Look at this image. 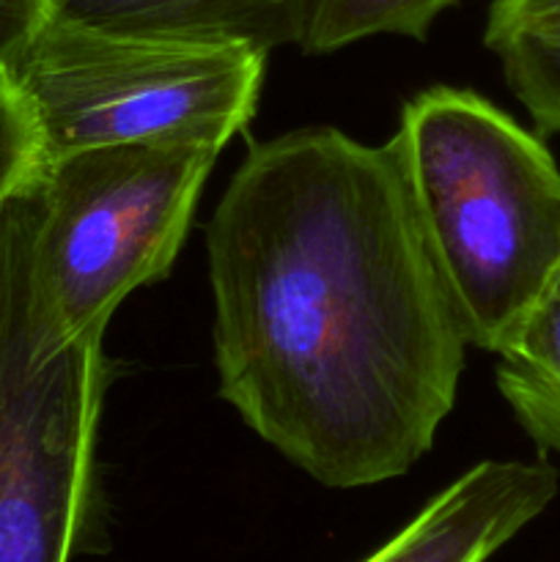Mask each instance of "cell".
<instances>
[{"label": "cell", "mask_w": 560, "mask_h": 562, "mask_svg": "<svg viewBox=\"0 0 560 562\" xmlns=\"http://www.w3.org/2000/svg\"><path fill=\"white\" fill-rule=\"evenodd\" d=\"M220 398L305 475L362 488L434 448L467 340L390 148L253 143L206 228Z\"/></svg>", "instance_id": "6da1fadb"}, {"label": "cell", "mask_w": 560, "mask_h": 562, "mask_svg": "<svg viewBox=\"0 0 560 562\" xmlns=\"http://www.w3.org/2000/svg\"><path fill=\"white\" fill-rule=\"evenodd\" d=\"M467 346L497 355L560 267V168L486 97L428 88L388 140Z\"/></svg>", "instance_id": "7a4b0ae2"}, {"label": "cell", "mask_w": 560, "mask_h": 562, "mask_svg": "<svg viewBox=\"0 0 560 562\" xmlns=\"http://www.w3.org/2000/svg\"><path fill=\"white\" fill-rule=\"evenodd\" d=\"M220 148L146 140L42 159L33 231L38 344L104 335L115 307L173 269Z\"/></svg>", "instance_id": "3957f363"}, {"label": "cell", "mask_w": 560, "mask_h": 562, "mask_svg": "<svg viewBox=\"0 0 560 562\" xmlns=\"http://www.w3.org/2000/svg\"><path fill=\"white\" fill-rule=\"evenodd\" d=\"M38 173L0 209V562H69L93 510V439L110 379L104 335L38 344Z\"/></svg>", "instance_id": "277c9868"}, {"label": "cell", "mask_w": 560, "mask_h": 562, "mask_svg": "<svg viewBox=\"0 0 560 562\" xmlns=\"http://www.w3.org/2000/svg\"><path fill=\"white\" fill-rule=\"evenodd\" d=\"M267 55L71 25L49 16L9 66L42 159L113 143L176 140L223 151L261 97Z\"/></svg>", "instance_id": "5b68a950"}, {"label": "cell", "mask_w": 560, "mask_h": 562, "mask_svg": "<svg viewBox=\"0 0 560 562\" xmlns=\"http://www.w3.org/2000/svg\"><path fill=\"white\" fill-rule=\"evenodd\" d=\"M549 461H481L362 562H486L558 497Z\"/></svg>", "instance_id": "8992f818"}, {"label": "cell", "mask_w": 560, "mask_h": 562, "mask_svg": "<svg viewBox=\"0 0 560 562\" xmlns=\"http://www.w3.org/2000/svg\"><path fill=\"white\" fill-rule=\"evenodd\" d=\"M316 0H53V20L132 36L234 44L269 55L302 47Z\"/></svg>", "instance_id": "52a82bcc"}, {"label": "cell", "mask_w": 560, "mask_h": 562, "mask_svg": "<svg viewBox=\"0 0 560 562\" xmlns=\"http://www.w3.org/2000/svg\"><path fill=\"white\" fill-rule=\"evenodd\" d=\"M497 357L505 404L541 453L560 456V267Z\"/></svg>", "instance_id": "ba28073f"}, {"label": "cell", "mask_w": 560, "mask_h": 562, "mask_svg": "<svg viewBox=\"0 0 560 562\" xmlns=\"http://www.w3.org/2000/svg\"><path fill=\"white\" fill-rule=\"evenodd\" d=\"M483 42L541 135H560V0H492Z\"/></svg>", "instance_id": "9c48e42d"}, {"label": "cell", "mask_w": 560, "mask_h": 562, "mask_svg": "<svg viewBox=\"0 0 560 562\" xmlns=\"http://www.w3.org/2000/svg\"><path fill=\"white\" fill-rule=\"evenodd\" d=\"M456 0H316L302 49L307 55L335 53L371 36L423 38L434 20Z\"/></svg>", "instance_id": "30bf717a"}, {"label": "cell", "mask_w": 560, "mask_h": 562, "mask_svg": "<svg viewBox=\"0 0 560 562\" xmlns=\"http://www.w3.org/2000/svg\"><path fill=\"white\" fill-rule=\"evenodd\" d=\"M42 168L36 124L14 80L0 69V209Z\"/></svg>", "instance_id": "8fae6325"}, {"label": "cell", "mask_w": 560, "mask_h": 562, "mask_svg": "<svg viewBox=\"0 0 560 562\" xmlns=\"http://www.w3.org/2000/svg\"><path fill=\"white\" fill-rule=\"evenodd\" d=\"M53 16V0H0V69H9Z\"/></svg>", "instance_id": "7c38bea8"}]
</instances>
